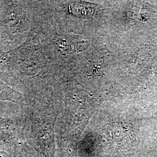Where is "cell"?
<instances>
[{
  "label": "cell",
  "instance_id": "6da1fadb",
  "mask_svg": "<svg viewBox=\"0 0 157 157\" xmlns=\"http://www.w3.org/2000/svg\"><path fill=\"white\" fill-rule=\"evenodd\" d=\"M41 45L33 29L21 45L0 51V78L22 94L41 90L44 63Z\"/></svg>",
  "mask_w": 157,
  "mask_h": 157
},
{
  "label": "cell",
  "instance_id": "8992f818",
  "mask_svg": "<svg viewBox=\"0 0 157 157\" xmlns=\"http://www.w3.org/2000/svg\"><path fill=\"white\" fill-rule=\"evenodd\" d=\"M0 157H12L10 154H8L7 152L1 150H0Z\"/></svg>",
  "mask_w": 157,
  "mask_h": 157
},
{
  "label": "cell",
  "instance_id": "3957f363",
  "mask_svg": "<svg viewBox=\"0 0 157 157\" xmlns=\"http://www.w3.org/2000/svg\"><path fill=\"white\" fill-rule=\"evenodd\" d=\"M28 144L22 115L16 118L0 117V150L12 157H34Z\"/></svg>",
  "mask_w": 157,
  "mask_h": 157
},
{
  "label": "cell",
  "instance_id": "5b68a950",
  "mask_svg": "<svg viewBox=\"0 0 157 157\" xmlns=\"http://www.w3.org/2000/svg\"><path fill=\"white\" fill-rule=\"evenodd\" d=\"M128 129L123 124H113L108 126L104 131V139L114 145H119L129 137Z\"/></svg>",
  "mask_w": 157,
  "mask_h": 157
},
{
  "label": "cell",
  "instance_id": "7a4b0ae2",
  "mask_svg": "<svg viewBox=\"0 0 157 157\" xmlns=\"http://www.w3.org/2000/svg\"><path fill=\"white\" fill-rule=\"evenodd\" d=\"M33 29V1H0V36L6 51L21 45Z\"/></svg>",
  "mask_w": 157,
  "mask_h": 157
},
{
  "label": "cell",
  "instance_id": "277c9868",
  "mask_svg": "<svg viewBox=\"0 0 157 157\" xmlns=\"http://www.w3.org/2000/svg\"><path fill=\"white\" fill-rule=\"evenodd\" d=\"M51 44L56 52L63 58H72L82 52L87 41L82 37L69 33H58L54 36Z\"/></svg>",
  "mask_w": 157,
  "mask_h": 157
}]
</instances>
